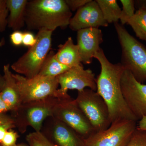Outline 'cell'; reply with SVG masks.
Instances as JSON below:
<instances>
[{
	"label": "cell",
	"instance_id": "obj_20",
	"mask_svg": "<svg viewBox=\"0 0 146 146\" xmlns=\"http://www.w3.org/2000/svg\"><path fill=\"white\" fill-rule=\"evenodd\" d=\"M127 24L131 27L136 36L146 42V10L138 9Z\"/></svg>",
	"mask_w": 146,
	"mask_h": 146
},
{
	"label": "cell",
	"instance_id": "obj_27",
	"mask_svg": "<svg viewBox=\"0 0 146 146\" xmlns=\"http://www.w3.org/2000/svg\"><path fill=\"white\" fill-rule=\"evenodd\" d=\"M36 42V36L30 31L23 33V45L29 48L33 47L35 44Z\"/></svg>",
	"mask_w": 146,
	"mask_h": 146
},
{
	"label": "cell",
	"instance_id": "obj_24",
	"mask_svg": "<svg viewBox=\"0 0 146 146\" xmlns=\"http://www.w3.org/2000/svg\"><path fill=\"white\" fill-rule=\"evenodd\" d=\"M9 10L6 0H0V32L5 31L7 27Z\"/></svg>",
	"mask_w": 146,
	"mask_h": 146
},
{
	"label": "cell",
	"instance_id": "obj_6",
	"mask_svg": "<svg viewBox=\"0 0 146 146\" xmlns=\"http://www.w3.org/2000/svg\"><path fill=\"white\" fill-rule=\"evenodd\" d=\"M75 100L96 133L107 129L111 125L108 107L97 91L86 88L78 92Z\"/></svg>",
	"mask_w": 146,
	"mask_h": 146
},
{
	"label": "cell",
	"instance_id": "obj_34",
	"mask_svg": "<svg viewBox=\"0 0 146 146\" xmlns=\"http://www.w3.org/2000/svg\"><path fill=\"white\" fill-rule=\"evenodd\" d=\"M5 40L4 38H3L0 41V47L2 46L5 45ZM4 82L3 76H1L0 74V92H1L3 89V86L4 84Z\"/></svg>",
	"mask_w": 146,
	"mask_h": 146
},
{
	"label": "cell",
	"instance_id": "obj_19",
	"mask_svg": "<svg viewBox=\"0 0 146 146\" xmlns=\"http://www.w3.org/2000/svg\"><path fill=\"white\" fill-rule=\"evenodd\" d=\"M104 18L108 23H117L121 9L116 0H96Z\"/></svg>",
	"mask_w": 146,
	"mask_h": 146
},
{
	"label": "cell",
	"instance_id": "obj_25",
	"mask_svg": "<svg viewBox=\"0 0 146 146\" xmlns=\"http://www.w3.org/2000/svg\"><path fill=\"white\" fill-rule=\"evenodd\" d=\"M18 133L12 129L8 130L5 133V136L0 143L1 146H15L18 138Z\"/></svg>",
	"mask_w": 146,
	"mask_h": 146
},
{
	"label": "cell",
	"instance_id": "obj_18",
	"mask_svg": "<svg viewBox=\"0 0 146 146\" xmlns=\"http://www.w3.org/2000/svg\"><path fill=\"white\" fill-rule=\"evenodd\" d=\"M70 68L60 63L56 58L55 53L51 50L48 54L37 76L57 77Z\"/></svg>",
	"mask_w": 146,
	"mask_h": 146
},
{
	"label": "cell",
	"instance_id": "obj_17",
	"mask_svg": "<svg viewBox=\"0 0 146 146\" xmlns=\"http://www.w3.org/2000/svg\"><path fill=\"white\" fill-rule=\"evenodd\" d=\"M55 56L60 63L70 68L81 64L78 47L74 44L71 37H68L63 44L58 46Z\"/></svg>",
	"mask_w": 146,
	"mask_h": 146
},
{
	"label": "cell",
	"instance_id": "obj_11",
	"mask_svg": "<svg viewBox=\"0 0 146 146\" xmlns=\"http://www.w3.org/2000/svg\"><path fill=\"white\" fill-rule=\"evenodd\" d=\"M121 85L126 102L138 121L146 116V84L137 81L129 71L125 69Z\"/></svg>",
	"mask_w": 146,
	"mask_h": 146
},
{
	"label": "cell",
	"instance_id": "obj_16",
	"mask_svg": "<svg viewBox=\"0 0 146 146\" xmlns=\"http://www.w3.org/2000/svg\"><path fill=\"white\" fill-rule=\"evenodd\" d=\"M9 14L7 27L13 31H20L25 25V17L27 0H6Z\"/></svg>",
	"mask_w": 146,
	"mask_h": 146
},
{
	"label": "cell",
	"instance_id": "obj_21",
	"mask_svg": "<svg viewBox=\"0 0 146 146\" xmlns=\"http://www.w3.org/2000/svg\"><path fill=\"white\" fill-rule=\"evenodd\" d=\"M122 5L119 20L121 25L123 26L127 24L135 13V1L133 0H121Z\"/></svg>",
	"mask_w": 146,
	"mask_h": 146
},
{
	"label": "cell",
	"instance_id": "obj_32",
	"mask_svg": "<svg viewBox=\"0 0 146 146\" xmlns=\"http://www.w3.org/2000/svg\"><path fill=\"white\" fill-rule=\"evenodd\" d=\"M137 128L141 130L146 131V116L139 120Z\"/></svg>",
	"mask_w": 146,
	"mask_h": 146
},
{
	"label": "cell",
	"instance_id": "obj_29",
	"mask_svg": "<svg viewBox=\"0 0 146 146\" xmlns=\"http://www.w3.org/2000/svg\"><path fill=\"white\" fill-rule=\"evenodd\" d=\"M15 127L16 126L14 123L0 124V143L2 141L7 131Z\"/></svg>",
	"mask_w": 146,
	"mask_h": 146
},
{
	"label": "cell",
	"instance_id": "obj_1",
	"mask_svg": "<svg viewBox=\"0 0 146 146\" xmlns=\"http://www.w3.org/2000/svg\"><path fill=\"white\" fill-rule=\"evenodd\" d=\"M94 58L101 65L100 73L96 78V91L107 104L111 123L120 120L137 122L138 119L126 102L121 88V78L125 69L121 63L110 62L102 48Z\"/></svg>",
	"mask_w": 146,
	"mask_h": 146
},
{
	"label": "cell",
	"instance_id": "obj_9",
	"mask_svg": "<svg viewBox=\"0 0 146 146\" xmlns=\"http://www.w3.org/2000/svg\"><path fill=\"white\" fill-rule=\"evenodd\" d=\"M137 121L120 120L111 123L105 130L85 140V146H125L137 128Z\"/></svg>",
	"mask_w": 146,
	"mask_h": 146
},
{
	"label": "cell",
	"instance_id": "obj_15",
	"mask_svg": "<svg viewBox=\"0 0 146 146\" xmlns=\"http://www.w3.org/2000/svg\"><path fill=\"white\" fill-rule=\"evenodd\" d=\"M10 64L4 65V84L1 95L3 100L8 105L12 112H15L22 104L16 80L10 70Z\"/></svg>",
	"mask_w": 146,
	"mask_h": 146
},
{
	"label": "cell",
	"instance_id": "obj_31",
	"mask_svg": "<svg viewBox=\"0 0 146 146\" xmlns=\"http://www.w3.org/2000/svg\"><path fill=\"white\" fill-rule=\"evenodd\" d=\"M9 111H11L10 108L3 100L0 92V113H5Z\"/></svg>",
	"mask_w": 146,
	"mask_h": 146
},
{
	"label": "cell",
	"instance_id": "obj_26",
	"mask_svg": "<svg viewBox=\"0 0 146 146\" xmlns=\"http://www.w3.org/2000/svg\"><path fill=\"white\" fill-rule=\"evenodd\" d=\"M91 0H65L69 9L72 11H77L84 6L86 5Z\"/></svg>",
	"mask_w": 146,
	"mask_h": 146
},
{
	"label": "cell",
	"instance_id": "obj_12",
	"mask_svg": "<svg viewBox=\"0 0 146 146\" xmlns=\"http://www.w3.org/2000/svg\"><path fill=\"white\" fill-rule=\"evenodd\" d=\"M40 131L56 146H85L84 138L70 127L53 116L45 120Z\"/></svg>",
	"mask_w": 146,
	"mask_h": 146
},
{
	"label": "cell",
	"instance_id": "obj_3",
	"mask_svg": "<svg viewBox=\"0 0 146 146\" xmlns=\"http://www.w3.org/2000/svg\"><path fill=\"white\" fill-rule=\"evenodd\" d=\"M115 27L122 50L121 64L143 83L146 81V47L119 23Z\"/></svg>",
	"mask_w": 146,
	"mask_h": 146
},
{
	"label": "cell",
	"instance_id": "obj_28",
	"mask_svg": "<svg viewBox=\"0 0 146 146\" xmlns=\"http://www.w3.org/2000/svg\"><path fill=\"white\" fill-rule=\"evenodd\" d=\"M23 33L20 31H13L10 35L11 42L12 44L19 46L23 44Z\"/></svg>",
	"mask_w": 146,
	"mask_h": 146
},
{
	"label": "cell",
	"instance_id": "obj_22",
	"mask_svg": "<svg viewBox=\"0 0 146 146\" xmlns=\"http://www.w3.org/2000/svg\"><path fill=\"white\" fill-rule=\"evenodd\" d=\"M26 139L29 146H56L47 139L41 131L29 133Z\"/></svg>",
	"mask_w": 146,
	"mask_h": 146
},
{
	"label": "cell",
	"instance_id": "obj_23",
	"mask_svg": "<svg viewBox=\"0 0 146 146\" xmlns=\"http://www.w3.org/2000/svg\"><path fill=\"white\" fill-rule=\"evenodd\" d=\"M125 146H146V131L137 128Z\"/></svg>",
	"mask_w": 146,
	"mask_h": 146
},
{
	"label": "cell",
	"instance_id": "obj_8",
	"mask_svg": "<svg viewBox=\"0 0 146 146\" xmlns=\"http://www.w3.org/2000/svg\"><path fill=\"white\" fill-rule=\"evenodd\" d=\"M13 76L17 83L22 104L54 96L59 86L57 77L37 76L29 79L18 74H13Z\"/></svg>",
	"mask_w": 146,
	"mask_h": 146
},
{
	"label": "cell",
	"instance_id": "obj_5",
	"mask_svg": "<svg viewBox=\"0 0 146 146\" xmlns=\"http://www.w3.org/2000/svg\"><path fill=\"white\" fill-rule=\"evenodd\" d=\"M54 96L40 100L22 104L12 116L15 126L21 133L26 132L29 126L35 131H41L45 120L52 116L53 112L58 102Z\"/></svg>",
	"mask_w": 146,
	"mask_h": 146
},
{
	"label": "cell",
	"instance_id": "obj_10",
	"mask_svg": "<svg viewBox=\"0 0 146 146\" xmlns=\"http://www.w3.org/2000/svg\"><path fill=\"white\" fill-rule=\"evenodd\" d=\"M60 88L56 90L54 97L57 98L70 96L68 90L81 91L86 88L97 91L96 78L90 69H84L82 63L72 67L57 77Z\"/></svg>",
	"mask_w": 146,
	"mask_h": 146
},
{
	"label": "cell",
	"instance_id": "obj_30",
	"mask_svg": "<svg viewBox=\"0 0 146 146\" xmlns=\"http://www.w3.org/2000/svg\"><path fill=\"white\" fill-rule=\"evenodd\" d=\"M11 123H15L12 117L7 115L5 113H0V124Z\"/></svg>",
	"mask_w": 146,
	"mask_h": 146
},
{
	"label": "cell",
	"instance_id": "obj_35",
	"mask_svg": "<svg viewBox=\"0 0 146 146\" xmlns=\"http://www.w3.org/2000/svg\"><path fill=\"white\" fill-rule=\"evenodd\" d=\"M15 146H29L28 145H27V144L23 143H20L16 145Z\"/></svg>",
	"mask_w": 146,
	"mask_h": 146
},
{
	"label": "cell",
	"instance_id": "obj_33",
	"mask_svg": "<svg viewBox=\"0 0 146 146\" xmlns=\"http://www.w3.org/2000/svg\"><path fill=\"white\" fill-rule=\"evenodd\" d=\"M135 7L138 9H144L146 10V0L135 1Z\"/></svg>",
	"mask_w": 146,
	"mask_h": 146
},
{
	"label": "cell",
	"instance_id": "obj_13",
	"mask_svg": "<svg viewBox=\"0 0 146 146\" xmlns=\"http://www.w3.org/2000/svg\"><path fill=\"white\" fill-rule=\"evenodd\" d=\"M108 24L104 18L96 1H91L79 9L70 21L69 27L73 31L88 28L106 27Z\"/></svg>",
	"mask_w": 146,
	"mask_h": 146
},
{
	"label": "cell",
	"instance_id": "obj_2",
	"mask_svg": "<svg viewBox=\"0 0 146 146\" xmlns=\"http://www.w3.org/2000/svg\"><path fill=\"white\" fill-rule=\"evenodd\" d=\"M72 13L65 0L28 1L25 22L29 31L53 32L69 26Z\"/></svg>",
	"mask_w": 146,
	"mask_h": 146
},
{
	"label": "cell",
	"instance_id": "obj_7",
	"mask_svg": "<svg viewBox=\"0 0 146 146\" xmlns=\"http://www.w3.org/2000/svg\"><path fill=\"white\" fill-rule=\"evenodd\" d=\"M58 98L53 112V117L70 127L85 140L96 133L75 100L71 96Z\"/></svg>",
	"mask_w": 146,
	"mask_h": 146
},
{
	"label": "cell",
	"instance_id": "obj_4",
	"mask_svg": "<svg viewBox=\"0 0 146 146\" xmlns=\"http://www.w3.org/2000/svg\"><path fill=\"white\" fill-rule=\"evenodd\" d=\"M52 33L44 30L38 31L35 44L11 65V69L27 78L38 75L51 50Z\"/></svg>",
	"mask_w": 146,
	"mask_h": 146
},
{
	"label": "cell",
	"instance_id": "obj_14",
	"mask_svg": "<svg viewBox=\"0 0 146 146\" xmlns=\"http://www.w3.org/2000/svg\"><path fill=\"white\" fill-rule=\"evenodd\" d=\"M77 41L81 63L91 64L94 55L101 48L100 44L103 42L101 30L99 28L80 30L77 31Z\"/></svg>",
	"mask_w": 146,
	"mask_h": 146
}]
</instances>
